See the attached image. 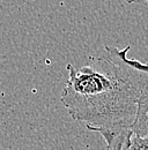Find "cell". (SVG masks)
Returning <instances> with one entry per match:
<instances>
[{"instance_id":"1","label":"cell","mask_w":148,"mask_h":150,"mask_svg":"<svg viewBox=\"0 0 148 150\" xmlns=\"http://www.w3.org/2000/svg\"><path fill=\"white\" fill-rule=\"evenodd\" d=\"M130 50L105 45L87 65L66 67L61 103L74 120L101 134L108 148L130 133L139 99L148 93V64L129 58Z\"/></svg>"},{"instance_id":"2","label":"cell","mask_w":148,"mask_h":150,"mask_svg":"<svg viewBox=\"0 0 148 150\" xmlns=\"http://www.w3.org/2000/svg\"><path fill=\"white\" fill-rule=\"evenodd\" d=\"M131 129L137 135L148 139V93L142 95L139 99L135 120Z\"/></svg>"},{"instance_id":"3","label":"cell","mask_w":148,"mask_h":150,"mask_svg":"<svg viewBox=\"0 0 148 150\" xmlns=\"http://www.w3.org/2000/svg\"><path fill=\"white\" fill-rule=\"evenodd\" d=\"M124 150H148V139L137 135L131 129L124 143Z\"/></svg>"},{"instance_id":"4","label":"cell","mask_w":148,"mask_h":150,"mask_svg":"<svg viewBox=\"0 0 148 150\" xmlns=\"http://www.w3.org/2000/svg\"><path fill=\"white\" fill-rule=\"evenodd\" d=\"M129 134H127L126 136H123V137L118 139V140H117V141H116L111 147H109V149L110 150H124V143H125V141H126V139H127Z\"/></svg>"},{"instance_id":"5","label":"cell","mask_w":148,"mask_h":150,"mask_svg":"<svg viewBox=\"0 0 148 150\" xmlns=\"http://www.w3.org/2000/svg\"><path fill=\"white\" fill-rule=\"evenodd\" d=\"M148 0H131V4H144V2H146Z\"/></svg>"},{"instance_id":"6","label":"cell","mask_w":148,"mask_h":150,"mask_svg":"<svg viewBox=\"0 0 148 150\" xmlns=\"http://www.w3.org/2000/svg\"><path fill=\"white\" fill-rule=\"evenodd\" d=\"M118 1H119L122 5H123V4H126V2H127V4H131V0H118Z\"/></svg>"}]
</instances>
